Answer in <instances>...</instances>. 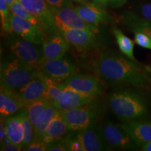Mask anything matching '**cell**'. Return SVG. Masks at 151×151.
<instances>
[{
    "mask_svg": "<svg viewBox=\"0 0 151 151\" xmlns=\"http://www.w3.org/2000/svg\"><path fill=\"white\" fill-rule=\"evenodd\" d=\"M98 75L109 84L148 87V69L118 52H104L95 63Z\"/></svg>",
    "mask_w": 151,
    "mask_h": 151,
    "instance_id": "1",
    "label": "cell"
},
{
    "mask_svg": "<svg viewBox=\"0 0 151 151\" xmlns=\"http://www.w3.org/2000/svg\"><path fill=\"white\" fill-rule=\"evenodd\" d=\"M108 103L113 114L124 122L141 120L148 111L144 97L130 90L113 92L109 97Z\"/></svg>",
    "mask_w": 151,
    "mask_h": 151,
    "instance_id": "2",
    "label": "cell"
},
{
    "mask_svg": "<svg viewBox=\"0 0 151 151\" xmlns=\"http://www.w3.org/2000/svg\"><path fill=\"white\" fill-rule=\"evenodd\" d=\"M40 73L46 85L48 99L60 111L88 104L93 99L92 97L76 91L63 83L55 82L41 72Z\"/></svg>",
    "mask_w": 151,
    "mask_h": 151,
    "instance_id": "3",
    "label": "cell"
},
{
    "mask_svg": "<svg viewBox=\"0 0 151 151\" xmlns=\"http://www.w3.org/2000/svg\"><path fill=\"white\" fill-rule=\"evenodd\" d=\"M38 69L28 66L16 58L6 60L1 65V86L18 91L39 76Z\"/></svg>",
    "mask_w": 151,
    "mask_h": 151,
    "instance_id": "4",
    "label": "cell"
},
{
    "mask_svg": "<svg viewBox=\"0 0 151 151\" xmlns=\"http://www.w3.org/2000/svg\"><path fill=\"white\" fill-rule=\"evenodd\" d=\"M56 25L59 32L66 40L80 51H86L98 46V41L95 32L89 30L71 28L65 24L55 15Z\"/></svg>",
    "mask_w": 151,
    "mask_h": 151,
    "instance_id": "5",
    "label": "cell"
},
{
    "mask_svg": "<svg viewBox=\"0 0 151 151\" xmlns=\"http://www.w3.org/2000/svg\"><path fill=\"white\" fill-rule=\"evenodd\" d=\"M88 104L60 111L69 130L81 132L97 123L96 109Z\"/></svg>",
    "mask_w": 151,
    "mask_h": 151,
    "instance_id": "6",
    "label": "cell"
},
{
    "mask_svg": "<svg viewBox=\"0 0 151 151\" xmlns=\"http://www.w3.org/2000/svg\"><path fill=\"white\" fill-rule=\"evenodd\" d=\"M39 44L32 43L25 39H18L11 43L10 49L13 55L28 66L39 70L44 57L42 47Z\"/></svg>",
    "mask_w": 151,
    "mask_h": 151,
    "instance_id": "7",
    "label": "cell"
},
{
    "mask_svg": "<svg viewBox=\"0 0 151 151\" xmlns=\"http://www.w3.org/2000/svg\"><path fill=\"white\" fill-rule=\"evenodd\" d=\"M20 1L39 20L46 34L52 35L59 32L53 11L46 0H20Z\"/></svg>",
    "mask_w": 151,
    "mask_h": 151,
    "instance_id": "8",
    "label": "cell"
},
{
    "mask_svg": "<svg viewBox=\"0 0 151 151\" xmlns=\"http://www.w3.org/2000/svg\"><path fill=\"white\" fill-rule=\"evenodd\" d=\"M39 71L55 82H62L68 77L76 73L77 68L70 60L63 58L44 60Z\"/></svg>",
    "mask_w": 151,
    "mask_h": 151,
    "instance_id": "9",
    "label": "cell"
},
{
    "mask_svg": "<svg viewBox=\"0 0 151 151\" xmlns=\"http://www.w3.org/2000/svg\"><path fill=\"white\" fill-rule=\"evenodd\" d=\"M62 83L76 91L92 98L101 94L103 90L101 83L97 78L77 73H73L64 80Z\"/></svg>",
    "mask_w": 151,
    "mask_h": 151,
    "instance_id": "10",
    "label": "cell"
},
{
    "mask_svg": "<svg viewBox=\"0 0 151 151\" xmlns=\"http://www.w3.org/2000/svg\"><path fill=\"white\" fill-rule=\"evenodd\" d=\"M101 129L105 140L111 148L134 150L138 147L121 125L107 121L104 124Z\"/></svg>",
    "mask_w": 151,
    "mask_h": 151,
    "instance_id": "11",
    "label": "cell"
},
{
    "mask_svg": "<svg viewBox=\"0 0 151 151\" xmlns=\"http://www.w3.org/2000/svg\"><path fill=\"white\" fill-rule=\"evenodd\" d=\"M11 23L12 31L22 39L37 43L42 44L46 40V36L42 28L35 25L29 21L11 14Z\"/></svg>",
    "mask_w": 151,
    "mask_h": 151,
    "instance_id": "12",
    "label": "cell"
},
{
    "mask_svg": "<svg viewBox=\"0 0 151 151\" xmlns=\"http://www.w3.org/2000/svg\"><path fill=\"white\" fill-rule=\"evenodd\" d=\"M78 137L82 143L85 151H101L111 150V146L106 141L102 129L97 123L88 129L79 132Z\"/></svg>",
    "mask_w": 151,
    "mask_h": 151,
    "instance_id": "13",
    "label": "cell"
},
{
    "mask_svg": "<svg viewBox=\"0 0 151 151\" xmlns=\"http://www.w3.org/2000/svg\"><path fill=\"white\" fill-rule=\"evenodd\" d=\"M17 92L20 95L24 109L38 100L48 99L46 85L40 73L37 77Z\"/></svg>",
    "mask_w": 151,
    "mask_h": 151,
    "instance_id": "14",
    "label": "cell"
},
{
    "mask_svg": "<svg viewBox=\"0 0 151 151\" xmlns=\"http://www.w3.org/2000/svg\"><path fill=\"white\" fill-rule=\"evenodd\" d=\"M104 6L94 2H85L73 7V9L85 21L93 25L98 26L110 20Z\"/></svg>",
    "mask_w": 151,
    "mask_h": 151,
    "instance_id": "15",
    "label": "cell"
},
{
    "mask_svg": "<svg viewBox=\"0 0 151 151\" xmlns=\"http://www.w3.org/2000/svg\"><path fill=\"white\" fill-rule=\"evenodd\" d=\"M50 8L53 11L54 14L58 16L62 22L67 26L76 29H82L98 33V26L93 25L85 21L79 15L77 14L73 8L70 7H60L50 6Z\"/></svg>",
    "mask_w": 151,
    "mask_h": 151,
    "instance_id": "16",
    "label": "cell"
},
{
    "mask_svg": "<svg viewBox=\"0 0 151 151\" xmlns=\"http://www.w3.org/2000/svg\"><path fill=\"white\" fill-rule=\"evenodd\" d=\"M138 147L151 141V122L146 120H133L120 124Z\"/></svg>",
    "mask_w": 151,
    "mask_h": 151,
    "instance_id": "17",
    "label": "cell"
},
{
    "mask_svg": "<svg viewBox=\"0 0 151 151\" xmlns=\"http://www.w3.org/2000/svg\"><path fill=\"white\" fill-rule=\"evenodd\" d=\"M69 43L60 32L50 35L42 43V50L45 60L63 58L69 48Z\"/></svg>",
    "mask_w": 151,
    "mask_h": 151,
    "instance_id": "18",
    "label": "cell"
},
{
    "mask_svg": "<svg viewBox=\"0 0 151 151\" xmlns=\"http://www.w3.org/2000/svg\"><path fill=\"white\" fill-rule=\"evenodd\" d=\"M22 109H24V106L18 92L1 86L0 113L1 118L10 116Z\"/></svg>",
    "mask_w": 151,
    "mask_h": 151,
    "instance_id": "19",
    "label": "cell"
},
{
    "mask_svg": "<svg viewBox=\"0 0 151 151\" xmlns=\"http://www.w3.org/2000/svg\"><path fill=\"white\" fill-rule=\"evenodd\" d=\"M69 130V129L67 123L62 118L60 111H59L47 127L43 136L42 140L45 143L50 142L55 139L62 138Z\"/></svg>",
    "mask_w": 151,
    "mask_h": 151,
    "instance_id": "20",
    "label": "cell"
},
{
    "mask_svg": "<svg viewBox=\"0 0 151 151\" xmlns=\"http://www.w3.org/2000/svg\"><path fill=\"white\" fill-rule=\"evenodd\" d=\"M4 130L9 141L17 145H22L24 131L20 114L10 117L5 120Z\"/></svg>",
    "mask_w": 151,
    "mask_h": 151,
    "instance_id": "21",
    "label": "cell"
},
{
    "mask_svg": "<svg viewBox=\"0 0 151 151\" xmlns=\"http://www.w3.org/2000/svg\"><path fill=\"white\" fill-rule=\"evenodd\" d=\"M59 111L52 104L44 109L38 118L35 127V139H42L47 127Z\"/></svg>",
    "mask_w": 151,
    "mask_h": 151,
    "instance_id": "22",
    "label": "cell"
},
{
    "mask_svg": "<svg viewBox=\"0 0 151 151\" xmlns=\"http://www.w3.org/2000/svg\"><path fill=\"white\" fill-rule=\"evenodd\" d=\"M113 33L116 39L117 43L120 52L124 55L134 61H137L134 55V41H132L130 38L124 35L122 31L116 27H113Z\"/></svg>",
    "mask_w": 151,
    "mask_h": 151,
    "instance_id": "23",
    "label": "cell"
},
{
    "mask_svg": "<svg viewBox=\"0 0 151 151\" xmlns=\"http://www.w3.org/2000/svg\"><path fill=\"white\" fill-rule=\"evenodd\" d=\"M50 104H51V102H50V100L48 99H40L30 104L29 106H27L24 109L27 111V116L29 117L30 121H31L32 124H33L34 129H35L36 124H37L38 118L40 116L41 113Z\"/></svg>",
    "mask_w": 151,
    "mask_h": 151,
    "instance_id": "24",
    "label": "cell"
},
{
    "mask_svg": "<svg viewBox=\"0 0 151 151\" xmlns=\"http://www.w3.org/2000/svg\"><path fill=\"white\" fill-rule=\"evenodd\" d=\"M9 7L12 14L16 15V16L20 17V18L25 19V20L29 21L31 23L35 24V25H37L38 27L42 28V26H41L39 20H38L34 15L32 14L24 6L23 4H22L20 1H17V0H14L11 4L9 5Z\"/></svg>",
    "mask_w": 151,
    "mask_h": 151,
    "instance_id": "25",
    "label": "cell"
},
{
    "mask_svg": "<svg viewBox=\"0 0 151 151\" xmlns=\"http://www.w3.org/2000/svg\"><path fill=\"white\" fill-rule=\"evenodd\" d=\"M20 118H21L22 127L24 131V139L22 141V146L23 148L29 146L35 139V129H34L33 124L27 116V111L25 109L21 110L19 113ZM23 148V149H24Z\"/></svg>",
    "mask_w": 151,
    "mask_h": 151,
    "instance_id": "26",
    "label": "cell"
},
{
    "mask_svg": "<svg viewBox=\"0 0 151 151\" xmlns=\"http://www.w3.org/2000/svg\"><path fill=\"white\" fill-rule=\"evenodd\" d=\"M11 14L9 4L6 0H0V16L1 27L4 32H11L12 31L11 23Z\"/></svg>",
    "mask_w": 151,
    "mask_h": 151,
    "instance_id": "27",
    "label": "cell"
},
{
    "mask_svg": "<svg viewBox=\"0 0 151 151\" xmlns=\"http://www.w3.org/2000/svg\"><path fill=\"white\" fill-rule=\"evenodd\" d=\"M129 25L133 31L139 30L141 31L148 36L151 40V22L149 20H137V18H130Z\"/></svg>",
    "mask_w": 151,
    "mask_h": 151,
    "instance_id": "28",
    "label": "cell"
},
{
    "mask_svg": "<svg viewBox=\"0 0 151 151\" xmlns=\"http://www.w3.org/2000/svg\"><path fill=\"white\" fill-rule=\"evenodd\" d=\"M64 140L67 145L68 150L71 151H85L82 143L78 137V134L76 135L68 134Z\"/></svg>",
    "mask_w": 151,
    "mask_h": 151,
    "instance_id": "29",
    "label": "cell"
},
{
    "mask_svg": "<svg viewBox=\"0 0 151 151\" xmlns=\"http://www.w3.org/2000/svg\"><path fill=\"white\" fill-rule=\"evenodd\" d=\"M134 33V42L138 46L151 50V40L148 36L139 30L133 31Z\"/></svg>",
    "mask_w": 151,
    "mask_h": 151,
    "instance_id": "30",
    "label": "cell"
},
{
    "mask_svg": "<svg viewBox=\"0 0 151 151\" xmlns=\"http://www.w3.org/2000/svg\"><path fill=\"white\" fill-rule=\"evenodd\" d=\"M68 148L64 139H55L50 142L46 143V151H67Z\"/></svg>",
    "mask_w": 151,
    "mask_h": 151,
    "instance_id": "31",
    "label": "cell"
},
{
    "mask_svg": "<svg viewBox=\"0 0 151 151\" xmlns=\"http://www.w3.org/2000/svg\"><path fill=\"white\" fill-rule=\"evenodd\" d=\"M46 145L42 139H35L29 146L23 149V150L26 151H45L46 150Z\"/></svg>",
    "mask_w": 151,
    "mask_h": 151,
    "instance_id": "32",
    "label": "cell"
},
{
    "mask_svg": "<svg viewBox=\"0 0 151 151\" xmlns=\"http://www.w3.org/2000/svg\"><path fill=\"white\" fill-rule=\"evenodd\" d=\"M23 146L22 145H17L11 142V141H5L1 143V151H20L23 150Z\"/></svg>",
    "mask_w": 151,
    "mask_h": 151,
    "instance_id": "33",
    "label": "cell"
},
{
    "mask_svg": "<svg viewBox=\"0 0 151 151\" xmlns=\"http://www.w3.org/2000/svg\"><path fill=\"white\" fill-rule=\"evenodd\" d=\"M50 6L60 7H70L73 8L71 0H46Z\"/></svg>",
    "mask_w": 151,
    "mask_h": 151,
    "instance_id": "34",
    "label": "cell"
},
{
    "mask_svg": "<svg viewBox=\"0 0 151 151\" xmlns=\"http://www.w3.org/2000/svg\"><path fill=\"white\" fill-rule=\"evenodd\" d=\"M141 11L143 16L151 22V4H143L141 8Z\"/></svg>",
    "mask_w": 151,
    "mask_h": 151,
    "instance_id": "35",
    "label": "cell"
},
{
    "mask_svg": "<svg viewBox=\"0 0 151 151\" xmlns=\"http://www.w3.org/2000/svg\"><path fill=\"white\" fill-rule=\"evenodd\" d=\"M125 0H104V5L111 4L113 6H118L124 3Z\"/></svg>",
    "mask_w": 151,
    "mask_h": 151,
    "instance_id": "36",
    "label": "cell"
},
{
    "mask_svg": "<svg viewBox=\"0 0 151 151\" xmlns=\"http://www.w3.org/2000/svg\"><path fill=\"white\" fill-rule=\"evenodd\" d=\"M141 150L143 151H151V141L150 142H148L146 144L143 145L141 147Z\"/></svg>",
    "mask_w": 151,
    "mask_h": 151,
    "instance_id": "37",
    "label": "cell"
},
{
    "mask_svg": "<svg viewBox=\"0 0 151 151\" xmlns=\"http://www.w3.org/2000/svg\"><path fill=\"white\" fill-rule=\"evenodd\" d=\"M92 2H94L96 4H99L104 6V0H92Z\"/></svg>",
    "mask_w": 151,
    "mask_h": 151,
    "instance_id": "38",
    "label": "cell"
},
{
    "mask_svg": "<svg viewBox=\"0 0 151 151\" xmlns=\"http://www.w3.org/2000/svg\"><path fill=\"white\" fill-rule=\"evenodd\" d=\"M73 1H77V2H81V3H85V2H88L89 0H73Z\"/></svg>",
    "mask_w": 151,
    "mask_h": 151,
    "instance_id": "39",
    "label": "cell"
},
{
    "mask_svg": "<svg viewBox=\"0 0 151 151\" xmlns=\"http://www.w3.org/2000/svg\"><path fill=\"white\" fill-rule=\"evenodd\" d=\"M6 1H7V3H8V4L9 5V4H11L12 3L14 0H6Z\"/></svg>",
    "mask_w": 151,
    "mask_h": 151,
    "instance_id": "40",
    "label": "cell"
},
{
    "mask_svg": "<svg viewBox=\"0 0 151 151\" xmlns=\"http://www.w3.org/2000/svg\"><path fill=\"white\" fill-rule=\"evenodd\" d=\"M17 1H20V0H17Z\"/></svg>",
    "mask_w": 151,
    "mask_h": 151,
    "instance_id": "41",
    "label": "cell"
}]
</instances>
